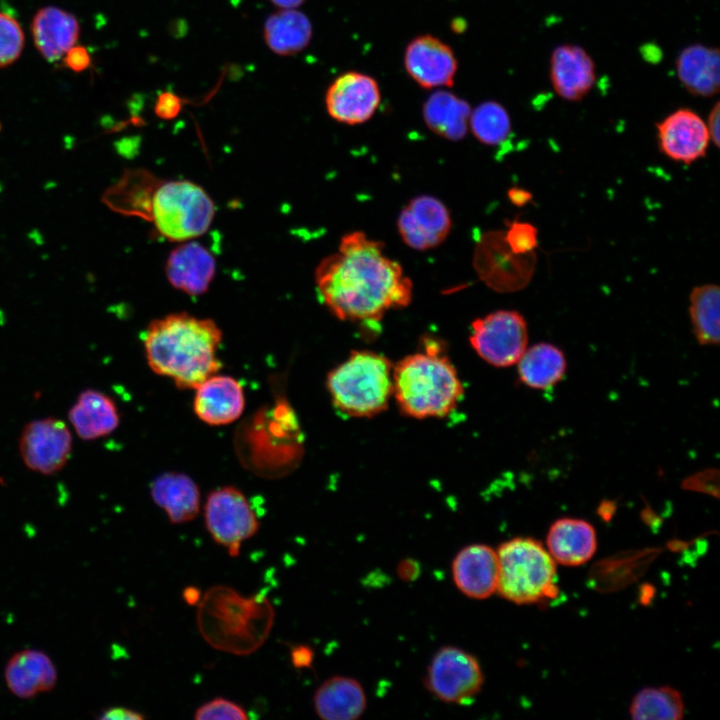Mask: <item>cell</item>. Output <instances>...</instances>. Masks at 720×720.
Listing matches in <instances>:
<instances>
[{"mask_svg": "<svg viewBox=\"0 0 720 720\" xmlns=\"http://www.w3.org/2000/svg\"><path fill=\"white\" fill-rule=\"evenodd\" d=\"M314 280L322 303L343 321L376 323L412 299L401 265L385 255L383 242L361 231L342 237L338 251L317 265Z\"/></svg>", "mask_w": 720, "mask_h": 720, "instance_id": "cell-1", "label": "cell"}, {"mask_svg": "<svg viewBox=\"0 0 720 720\" xmlns=\"http://www.w3.org/2000/svg\"><path fill=\"white\" fill-rule=\"evenodd\" d=\"M102 201L116 213L146 220L173 242L203 235L215 216L214 201L200 185L162 179L144 169L126 170Z\"/></svg>", "mask_w": 720, "mask_h": 720, "instance_id": "cell-2", "label": "cell"}, {"mask_svg": "<svg viewBox=\"0 0 720 720\" xmlns=\"http://www.w3.org/2000/svg\"><path fill=\"white\" fill-rule=\"evenodd\" d=\"M222 332L209 318L186 312L152 320L144 333V349L151 370L172 379L181 389H195L216 374Z\"/></svg>", "mask_w": 720, "mask_h": 720, "instance_id": "cell-3", "label": "cell"}, {"mask_svg": "<svg viewBox=\"0 0 720 720\" xmlns=\"http://www.w3.org/2000/svg\"><path fill=\"white\" fill-rule=\"evenodd\" d=\"M274 618V609L264 593L244 597L233 588L218 585L201 597L196 621L210 646L245 656L264 644Z\"/></svg>", "mask_w": 720, "mask_h": 720, "instance_id": "cell-4", "label": "cell"}, {"mask_svg": "<svg viewBox=\"0 0 720 720\" xmlns=\"http://www.w3.org/2000/svg\"><path fill=\"white\" fill-rule=\"evenodd\" d=\"M424 349L406 356L393 368V395L408 416L443 417L462 398V382L439 343L425 340Z\"/></svg>", "mask_w": 720, "mask_h": 720, "instance_id": "cell-5", "label": "cell"}, {"mask_svg": "<svg viewBox=\"0 0 720 720\" xmlns=\"http://www.w3.org/2000/svg\"><path fill=\"white\" fill-rule=\"evenodd\" d=\"M334 406L353 417L383 411L393 394V368L389 360L372 351H354L327 377Z\"/></svg>", "mask_w": 720, "mask_h": 720, "instance_id": "cell-6", "label": "cell"}, {"mask_svg": "<svg viewBox=\"0 0 720 720\" xmlns=\"http://www.w3.org/2000/svg\"><path fill=\"white\" fill-rule=\"evenodd\" d=\"M500 596L518 605L552 600L559 594L556 562L541 542L515 537L499 545Z\"/></svg>", "mask_w": 720, "mask_h": 720, "instance_id": "cell-7", "label": "cell"}, {"mask_svg": "<svg viewBox=\"0 0 720 720\" xmlns=\"http://www.w3.org/2000/svg\"><path fill=\"white\" fill-rule=\"evenodd\" d=\"M484 675L477 658L456 646H445L433 655L424 678L426 689L438 700L467 704L479 694Z\"/></svg>", "mask_w": 720, "mask_h": 720, "instance_id": "cell-8", "label": "cell"}, {"mask_svg": "<svg viewBox=\"0 0 720 720\" xmlns=\"http://www.w3.org/2000/svg\"><path fill=\"white\" fill-rule=\"evenodd\" d=\"M207 531L217 544L237 557L241 544L259 530V521L242 491L233 486L209 493L204 506Z\"/></svg>", "mask_w": 720, "mask_h": 720, "instance_id": "cell-9", "label": "cell"}, {"mask_svg": "<svg viewBox=\"0 0 720 720\" xmlns=\"http://www.w3.org/2000/svg\"><path fill=\"white\" fill-rule=\"evenodd\" d=\"M527 342V324L517 311H495L472 323L470 343L473 349L495 367L516 364L526 350Z\"/></svg>", "mask_w": 720, "mask_h": 720, "instance_id": "cell-10", "label": "cell"}, {"mask_svg": "<svg viewBox=\"0 0 720 720\" xmlns=\"http://www.w3.org/2000/svg\"><path fill=\"white\" fill-rule=\"evenodd\" d=\"M535 253L516 254L507 245L502 232H489L479 241L474 266L480 278L491 288L513 292L525 287L535 269Z\"/></svg>", "mask_w": 720, "mask_h": 720, "instance_id": "cell-11", "label": "cell"}, {"mask_svg": "<svg viewBox=\"0 0 720 720\" xmlns=\"http://www.w3.org/2000/svg\"><path fill=\"white\" fill-rule=\"evenodd\" d=\"M73 438L67 425L55 418L36 419L23 429L19 452L26 467L43 475L64 468L71 457Z\"/></svg>", "mask_w": 720, "mask_h": 720, "instance_id": "cell-12", "label": "cell"}, {"mask_svg": "<svg viewBox=\"0 0 720 720\" xmlns=\"http://www.w3.org/2000/svg\"><path fill=\"white\" fill-rule=\"evenodd\" d=\"M452 220L447 207L430 195L411 199L401 210L397 228L401 239L412 249L425 251L447 238Z\"/></svg>", "mask_w": 720, "mask_h": 720, "instance_id": "cell-13", "label": "cell"}, {"mask_svg": "<svg viewBox=\"0 0 720 720\" xmlns=\"http://www.w3.org/2000/svg\"><path fill=\"white\" fill-rule=\"evenodd\" d=\"M380 100V89L374 78L350 71L337 77L329 86L325 105L334 120L356 125L373 116Z\"/></svg>", "mask_w": 720, "mask_h": 720, "instance_id": "cell-14", "label": "cell"}, {"mask_svg": "<svg viewBox=\"0 0 720 720\" xmlns=\"http://www.w3.org/2000/svg\"><path fill=\"white\" fill-rule=\"evenodd\" d=\"M656 127L659 148L673 161L688 165L705 156L710 136L706 122L695 111L680 108Z\"/></svg>", "mask_w": 720, "mask_h": 720, "instance_id": "cell-15", "label": "cell"}, {"mask_svg": "<svg viewBox=\"0 0 720 720\" xmlns=\"http://www.w3.org/2000/svg\"><path fill=\"white\" fill-rule=\"evenodd\" d=\"M404 65L410 77L427 89L452 86L458 66L452 49L431 35L416 37L408 44Z\"/></svg>", "mask_w": 720, "mask_h": 720, "instance_id": "cell-16", "label": "cell"}, {"mask_svg": "<svg viewBox=\"0 0 720 720\" xmlns=\"http://www.w3.org/2000/svg\"><path fill=\"white\" fill-rule=\"evenodd\" d=\"M451 572L457 589L470 599L483 600L497 592L498 557L488 545L463 547L452 561Z\"/></svg>", "mask_w": 720, "mask_h": 720, "instance_id": "cell-17", "label": "cell"}, {"mask_svg": "<svg viewBox=\"0 0 720 720\" xmlns=\"http://www.w3.org/2000/svg\"><path fill=\"white\" fill-rule=\"evenodd\" d=\"M549 76L559 97L571 102L580 101L596 82L595 63L581 46L561 44L552 51Z\"/></svg>", "mask_w": 720, "mask_h": 720, "instance_id": "cell-18", "label": "cell"}, {"mask_svg": "<svg viewBox=\"0 0 720 720\" xmlns=\"http://www.w3.org/2000/svg\"><path fill=\"white\" fill-rule=\"evenodd\" d=\"M193 409L196 416L211 426L227 425L237 420L245 408L242 385L228 375L213 374L196 388Z\"/></svg>", "mask_w": 720, "mask_h": 720, "instance_id": "cell-19", "label": "cell"}, {"mask_svg": "<svg viewBox=\"0 0 720 720\" xmlns=\"http://www.w3.org/2000/svg\"><path fill=\"white\" fill-rule=\"evenodd\" d=\"M216 273L213 255L195 241H184L173 249L166 261L168 282L190 296L204 294Z\"/></svg>", "mask_w": 720, "mask_h": 720, "instance_id": "cell-20", "label": "cell"}, {"mask_svg": "<svg viewBox=\"0 0 720 720\" xmlns=\"http://www.w3.org/2000/svg\"><path fill=\"white\" fill-rule=\"evenodd\" d=\"M547 550L556 563L580 566L588 562L597 550V535L587 521L560 518L550 526L546 537Z\"/></svg>", "mask_w": 720, "mask_h": 720, "instance_id": "cell-21", "label": "cell"}, {"mask_svg": "<svg viewBox=\"0 0 720 720\" xmlns=\"http://www.w3.org/2000/svg\"><path fill=\"white\" fill-rule=\"evenodd\" d=\"M4 676L10 691L24 699L51 691L57 682L53 662L46 653L36 649L14 654L6 665Z\"/></svg>", "mask_w": 720, "mask_h": 720, "instance_id": "cell-22", "label": "cell"}, {"mask_svg": "<svg viewBox=\"0 0 720 720\" xmlns=\"http://www.w3.org/2000/svg\"><path fill=\"white\" fill-rule=\"evenodd\" d=\"M154 503L167 514L172 524L189 522L200 510V491L196 482L180 472L158 475L150 486Z\"/></svg>", "mask_w": 720, "mask_h": 720, "instance_id": "cell-23", "label": "cell"}, {"mask_svg": "<svg viewBox=\"0 0 720 720\" xmlns=\"http://www.w3.org/2000/svg\"><path fill=\"white\" fill-rule=\"evenodd\" d=\"M314 710L323 720H356L366 710L367 698L362 685L348 676H333L315 691Z\"/></svg>", "mask_w": 720, "mask_h": 720, "instance_id": "cell-24", "label": "cell"}, {"mask_svg": "<svg viewBox=\"0 0 720 720\" xmlns=\"http://www.w3.org/2000/svg\"><path fill=\"white\" fill-rule=\"evenodd\" d=\"M79 31L77 19L57 7L40 9L32 21L35 46L40 54L50 62L62 59L75 46Z\"/></svg>", "mask_w": 720, "mask_h": 720, "instance_id": "cell-25", "label": "cell"}, {"mask_svg": "<svg viewBox=\"0 0 720 720\" xmlns=\"http://www.w3.org/2000/svg\"><path fill=\"white\" fill-rule=\"evenodd\" d=\"M68 418L76 434L85 441L111 434L120 422L113 399L94 389H86L79 394L69 410Z\"/></svg>", "mask_w": 720, "mask_h": 720, "instance_id": "cell-26", "label": "cell"}, {"mask_svg": "<svg viewBox=\"0 0 720 720\" xmlns=\"http://www.w3.org/2000/svg\"><path fill=\"white\" fill-rule=\"evenodd\" d=\"M676 73L683 87L692 95L714 96L720 86L718 48L703 44L685 47L676 59Z\"/></svg>", "mask_w": 720, "mask_h": 720, "instance_id": "cell-27", "label": "cell"}, {"mask_svg": "<svg viewBox=\"0 0 720 720\" xmlns=\"http://www.w3.org/2000/svg\"><path fill=\"white\" fill-rule=\"evenodd\" d=\"M469 104L447 91H436L425 101L423 117L427 127L436 135L451 141L464 138L469 127Z\"/></svg>", "mask_w": 720, "mask_h": 720, "instance_id": "cell-28", "label": "cell"}, {"mask_svg": "<svg viewBox=\"0 0 720 720\" xmlns=\"http://www.w3.org/2000/svg\"><path fill=\"white\" fill-rule=\"evenodd\" d=\"M312 37L308 17L294 9H279L265 21L264 40L281 56L293 55L307 47Z\"/></svg>", "mask_w": 720, "mask_h": 720, "instance_id": "cell-29", "label": "cell"}, {"mask_svg": "<svg viewBox=\"0 0 720 720\" xmlns=\"http://www.w3.org/2000/svg\"><path fill=\"white\" fill-rule=\"evenodd\" d=\"M517 363L520 381L537 390L555 386L564 377L567 367L564 353L549 343L526 348Z\"/></svg>", "mask_w": 720, "mask_h": 720, "instance_id": "cell-30", "label": "cell"}, {"mask_svg": "<svg viewBox=\"0 0 720 720\" xmlns=\"http://www.w3.org/2000/svg\"><path fill=\"white\" fill-rule=\"evenodd\" d=\"M720 289L715 284L695 287L689 297V314L694 335L701 345H717L720 340Z\"/></svg>", "mask_w": 720, "mask_h": 720, "instance_id": "cell-31", "label": "cell"}, {"mask_svg": "<svg viewBox=\"0 0 720 720\" xmlns=\"http://www.w3.org/2000/svg\"><path fill=\"white\" fill-rule=\"evenodd\" d=\"M629 712L635 720H679L684 716L685 707L676 689L649 687L634 696Z\"/></svg>", "mask_w": 720, "mask_h": 720, "instance_id": "cell-32", "label": "cell"}, {"mask_svg": "<svg viewBox=\"0 0 720 720\" xmlns=\"http://www.w3.org/2000/svg\"><path fill=\"white\" fill-rule=\"evenodd\" d=\"M469 126L478 141L489 146L503 144L512 131L507 110L495 101L478 105L471 112Z\"/></svg>", "mask_w": 720, "mask_h": 720, "instance_id": "cell-33", "label": "cell"}, {"mask_svg": "<svg viewBox=\"0 0 720 720\" xmlns=\"http://www.w3.org/2000/svg\"><path fill=\"white\" fill-rule=\"evenodd\" d=\"M24 35L16 19L0 12V67L12 64L20 56Z\"/></svg>", "mask_w": 720, "mask_h": 720, "instance_id": "cell-34", "label": "cell"}, {"mask_svg": "<svg viewBox=\"0 0 720 720\" xmlns=\"http://www.w3.org/2000/svg\"><path fill=\"white\" fill-rule=\"evenodd\" d=\"M504 232V239L509 248L516 254H529L537 247V229L532 224L512 221Z\"/></svg>", "mask_w": 720, "mask_h": 720, "instance_id": "cell-35", "label": "cell"}, {"mask_svg": "<svg viewBox=\"0 0 720 720\" xmlns=\"http://www.w3.org/2000/svg\"><path fill=\"white\" fill-rule=\"evenodd\" d=\"M247 718V712L241 705L222 697L214 698L199 706L194 714L196 720H246Z\"/></svg>", "mask_w": 720, "mask_h": 720, "instance_id": "cell-36", "label": "cell"}, {"mask_svg": "<svg viewBox=\"0 0 720 720\" xmlns=\"http://www.w3.org/2000/svg\"><path fill=\"white\" fill-rule=\"evenodd\" d=\"M182 108V100L171 92L161 93L155 104V113L158 117L170 120L175 118Z\"/></svg>", "mask_w": 720, "mask_h": 720, "instance_id": "cell-37", "label": "cell"}, {"mask_svg": "<svg viewBox=\"0 0 720 720\" xmlns=\"http://www.w3.org/2000/svg\"><path fill=\"white\" fill-rule=\"evenodd\" d=\"M290 659L297 669L311 668L314 660L313 649L304 644H297L290 648Z\"/></svg>", "mask_w": 720, "mask_h": 720, "instance_id": "cell-38", "label": "cell"}, {"mask_svg": "<svg viewBox=\"0 0 720 720\" xmlns=\"http://www.w3.org/2000/svg\"><path fill=\"white\" fill-rule=\"evenodd\" d=\"M65 64L74 71L84 70L90 63L87 50L83 47H72L63 57Z\"/></svg>", "mask_w": 720, "mask_h": 720, "instance_id": "cell-39", "label": "cell"}, {"mask_svg": "<svg viewBox=\"0 0 720 720\" xmlns=\"http://www.w3.org/2000/svg\"><path fill=\"white\" fill-rule=\"evenodd\" d=\"M146 716L138 711L124 708V707H111L102 711L98 716L101 720H142Z\"/></svg>", "mask_w": 720, "mask_h": 720, "instance_id": "cell-40", "label": "cell"}, {"mask_svg": "<svg viewBox=\"0 0 720 720\" xmlns=\"http://www.w3.org/2000/svg\"><path fill=\"white\" fill-rule=\"evenodd\" d=\"M710 140L716 147H719L720 143V104L717 101L712 107L708 121L706 122Z\"/></svg>", "mask_w": 720, "mask_h": 720, "instance_id": "cell-41", "label": "cell"}, {"mask_svg": "<svg viewBox=\"0 0 720 720\" xmlns=\"http://www.w3.org/2000/svg\"><path fill=\"white\" fill-rule=\"evenodd\" d=\"M718 474L717 471L708 470L700 474H695L687 479V487L689 489L702 490L711 493L713 476Z\"/></svg>", "mask_w": 720, "mask_h": 720, "instance_id": "cell-42", "label": "cell"}, {"mask_svg": "<svg viewBox=\"0 0 720 720\" xmlns=\"http://www.w3.org/2000/svg\"><path fill=\"white\" fill-rule=\"evenodd\" d=\"M509 200L516 206H524L532 200V194L522 188L513 187L508 191Z\"/></svg>", "mask_w": 720, "mask_h": 720, "instance_id": "cell-43", "label": "cell"}, {"mask_svg": "<svg viewBox=\"0 0 720 720\" xmlns=\"http://www.w3.org/2000/svg\"><path fill=\"white\" fill-rule=\"evenodd\" d=\"M416 570H418L416 563L410 560L404 561L398 567V574L401 578L410 580L416 575Z\"/></svg>", "mask_w": 720, "mask_h": 720, "instance_id": "cell-44", "label": "cell"}, {"mask_svg": "<svg viewBox=\"0 0 720 720\" xmlns=\"http://www.w3.org/2000/svg\"><path fill=\"white\" fill-rule=\"evenodd\" d=\"M183 598L189 605H195L201 599L200 591L194 586H189L184 590Z\"/></svg>", "mask_w": 720, "mask_h": 720, "instance_id": "cell-45", "label": "cell"}, {"mask_svg": "<svg viewBox=\"0 0 720 720\" xmlns=\"http://www.w3.org/2000/svg\"><path fill=\"white\" fill-rule=\"evenodd\" d=\"M279 9H294L299 7L305 0H270Z\"/></svg>", "mask_w": 720, "mask_h": 720, "instance_id": "cell-46", "label": "cell"}]
</instances>
